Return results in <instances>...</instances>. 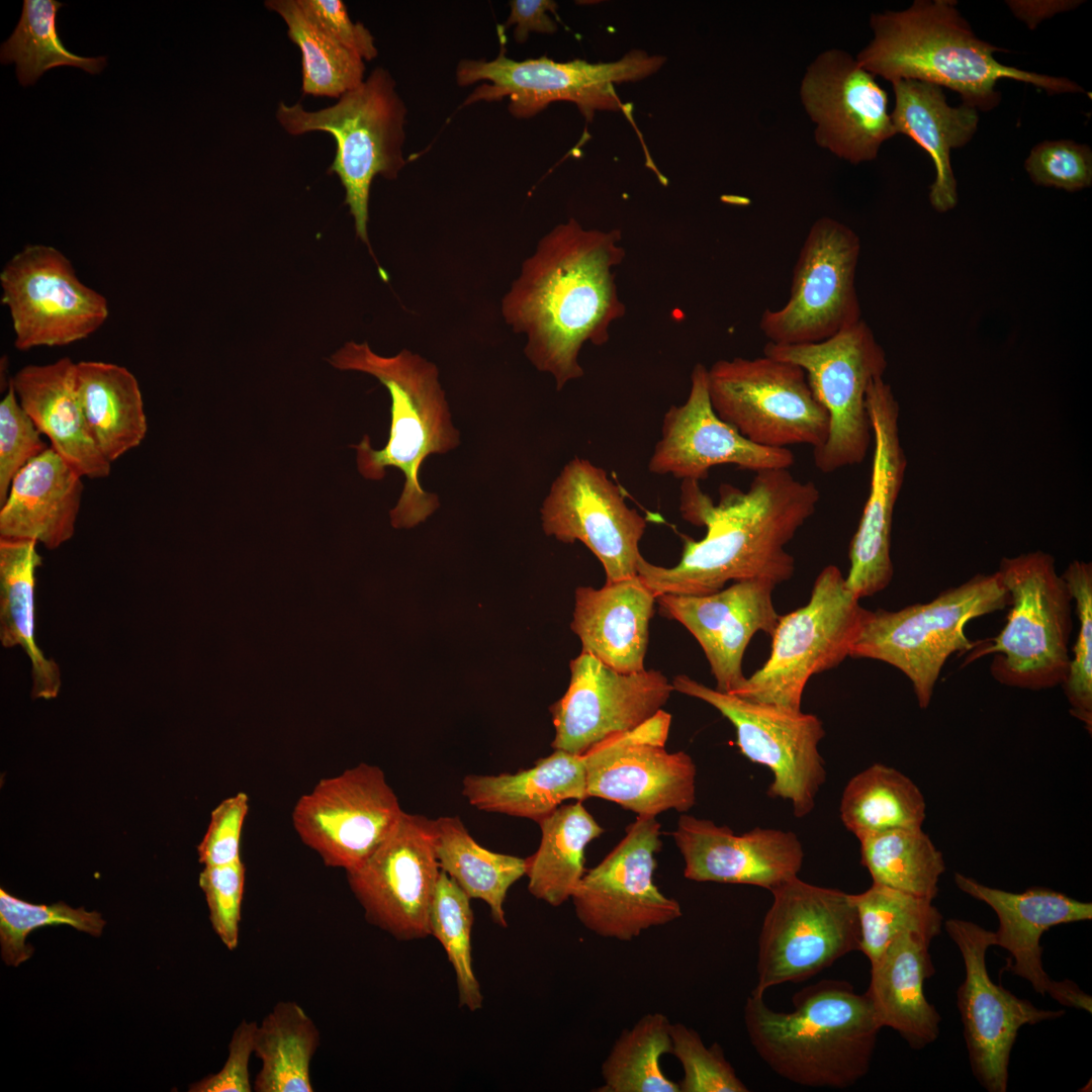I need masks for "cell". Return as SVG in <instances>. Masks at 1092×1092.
Listing matches in <instances>:
<instances>
[{
	"instance_id": "cell-16",
	"label": "cell",
	"mask_w": 1092,
	"mask_h": 1092,
	"mask_svg": "<svg viewBox=\"0 0 1092 1092\" xmlns=\"http://www.w3.org/2000/svg\"><path fill=\"white\" fill-rule=\"evenodd\" d=\"M14 346L20 351L60 347L86 339L108 316L106 298L85 285L58 249L28 245L0 273Z\"/></svg>"
},
{
	"instance_id": "cell-19",
	"label": "cell",
	"mask_w": 1092,
	"mask_h": 1092,
	"mask_svg": "<svg viewBox=\"0 0 1092 1092\" xmlns=\"http://www.w3.org/2000/svg\"><path fill=\"white\" fill-rule=\"evenodd\" d=\"M670 722V714L661 709L582 754L587 796L612 801L637 816L693 808L697 767L688 753L664 748Z\"/></svg>"
},
{
	"instance_id": "cell-42",
	"label": "cell",
	"mask_w": 1092,
	"mask_h": 1092,
	"mask_svg": "<svg viewBox=\"0 0 1092 1092\" xmlns=\"http://www.w3.org/2000/svg\"><path fill=\"white\" fill-rule=\"evenodd\" d=\"M858 841L860 862L873 883L932 901L937 896L945 863L921 827L890 829Z\"/></svg>"
},
{
	"instance_id": "cell-36",
	"label": "cell",
	"mask_w": 1092,
	"mask_h": 1092,
	"mask_svg": "<svg viewBox=\"0 0 1092 1092\" xmlns=\"http://www.w3.org/2000/svg\"><path fill=\"white\" fill-rule=\"evenodd\" d=\"M76 386L90 435L110 463L143 442L148 430L143 396L127 368L80 361Z\"/></svg>"
},
{
	"instance_id": "cell-20",
	"label": "cell",
	"mask_w": 1092,
	"mask_h": 1092,
	"mask_svg": "<svg viewBox=\"0 0 1092 1092\" xmlns=\"http://www.w3.org/2000/svg\"><path fill=\"white\" fill-rule=\"evenodd\" d=\"M435 819L403 811L381 845L347 874L371 924L398 940L431 935L430 914L441 869Z\"/></svg>"
},
{
	"instance_id": "cell-55",
	"label": "cell",
	"mask_w": 1092,
	"mask_h": 1092,
	"mask_svg": "<svg viewBox=\"0 0 1092 1092\" xmlns=\"http://www.w3.org/2000/svg\"><path fill=\"white\" fill-rule=\"evenodd\" d=\"M303 12L330 37L364 61L377 57L374 37L361 22H354L341 0H297Z\"/></svg>"
},
{
	"instance_id": "cell-47",
	"label": "cell",
	"mask_w": 1092,
	"mask_h": 1092,
	"mask_svg": "<svg viewBox=\"0 0 1092 1092\" xmlns=\"http://www.w3.org/2000/svg\"><path fill=\"white\" fill-rule=\"evenodd\" d=\"M470 898L441 871L430 914L431 935L445 949L457 982L459 1006L470 1011L482 1007L483 996L472 968Z\"/></svg>"
},
{
	"instance_id": "cell-13",
	"label": "cell",
	"mask_w": 1092,
	"mask_h": 1092,
	"mask_svg": "<svg viewBox=\"0 0 1092 1092\" xmlns=\"http://www.w3.org/2000/svg\"><path fill=\"white\" fill-rule=\"evenodd\" d=\"M772 903L759 933L757 984L807 980L859 950V923L851 894L809 884L798 877L771 891Z\"/></svg>"
},
{
	"instance_id": "cell-48",
	"label": "cell",
	"mask_w": 1092,
	"mask_h": 1092,
	"mask_svg": "<svg viewBox=\"0 0 1092 1092\" xmlns=\"http://www.w3.org/2000/svg\"><path fill=\"white\" fill-rule=\"evenodd\" d=\"M61 924L99 936L105 921L96 911L75 909L62 901L52 905H35L0 890V944L6 965L17 967L31 957L33 947L25 942L29 932L42 926Z\"/></svg>"
},
{
	"instance_id": "cell-15",
	"label": "cell",
	"mask_w": 1092,
	"mask_h": 1092,
	"mask_svg": "<svg viewBox=\"0 0 1092 1092\" xmlns=\"http://www.w3.org/2000/svg\"><path fill=\"white\" fill-rule=\"evenodd\" d=\"M859 255L860 240L852 229L830 216L816 219L795 263L789 299L761 313L759 329L768 342L817 343L860 321Z\"/></svg>"
},
{
	"instance_id": "cell-49",
	"label": "cell",
	"mask_w": 1092,
	"mask_h": 1092,
	"mask_svg": "<svg viewBox=\"0 0 1092 1092\" xmlns=\"http://www.w3.org/2000/svg\"><path fill=\"white\" fill-rule=\"evenodd\" d=\"M1075 602L1079 631L1061 685L1070 713L1092 731V564L1074 560L1061 574Z\"/></svg>"
},
{
	"instance_id": "cell-2",
	"label": "cell",
	"mask_w": 1092,
	"mask_h": 1092,
	"mask_svg": "<svg viewBox=\"0 0 1092 1092\" xmlns=\"http://www.w3.org/2000/svg\"><path fill=\"white\" fill-rule=\"evenodd\" d=\"M617 230H586L574 218L544 236L502 301V313L527 336L525 354L552 374L557 390L583 376L578 354L602 346L625 313L613 269L625 258Z\"/></svg>"
},
{
	"instance_id": "cell-56",
	"label": "cell",
	"mask_w": 1092,
	"mask_h": 1092,
	"mask_svg": "<svg viewBox=\"0 0 1092 1092\" xmlns=\"http://www.w3.org/2000/svg\"><path fill=\"white\" fill-rule=\"evenodd\" d=\"M256 1022L243 1020L235 1029L222 1069L190 1085L191 1092H251L249 1062L254 1054Z\"/></svg>"
},
{
	"instance_id": "cell-32",
	"label": "cell",
	"mask_w": 1092,
	"mask_h": 1092,
	"mask_svg": "<svg viewBox=\"0 0 1092 1092\" xmlns=\"http://www.w3.org/2000/svg\"><path fill=\"white\" fill-rule=\"evenodd\" d=\"M82 478L51 447L27 463L0 506V539L33 540L50 550L70 540L84 489Z\"/></svg>"
},
{
	"instance_id": "cell-51",
	"label": "cell",
	"mask_w": 1092,
	"mask_h": 1092,
	"mask_svg": "<svg viewBox=\"0 0 1092 1092\" xmlns=\"http://www.w3.org/2000/svg\"><path fill=\"white\" fill-rule=\"evenodd\" d=\"M49 448L20 405L9 381L8 390L0 401V506L16 474Z\"/></svg>"
},
{
	"instance_id": "cell-40",
	"label": "cell",
	"mask_w": 1092,
	"mask_h": 1092,
	"mask_svg": "<svg viewBox=\"0 0 1092 1092\" xmlns=\"http://www.w3.org/2000/svg\"><path fill=\"white\" fill-rule=\"evenodd\" d=\"M320 1045L312 1019L293 1001L278 1002L257 1025L254 1054L261 1069L256 1092H311L310 1063Z\"/></svg>"
},
{
	"instance_id": "cell-31",
	"label": "cell",
	"mask_w": 1092,
	"mask_h": 1092,
	"mask_svg": "<svg viewBox=\"0 0 1092 1092\" xmlns=\"http://www.w3.org/2000/svg\"><path fill=\"white\" fill-rule=\"evenodd\" d=\"M18 401L51 448L79 475L104 478L111 463L93 441L76 386V363L65 357L27 365L10 379Z\"/></svg>"
},
{
	"instance_id": "cell-9",
	"label": "cell",
	"mask_w": 1092,
	"mask_h": 1092,
	"mask_svg": "<svg viewBox=\"0 0 1092 1092\" xmlns=\"http://www.w3.org/2000/svg\"><path fill=\"white\" fill-rule=\"evenodd\" d=\"M868 611L846 587L840 569L825 566L814 581L808 603L780 615L770 635L767 660L731 694L802 710L808 680L849 656Z\"/></svg>"
},
{
	"instance_id": "cell-14",
	"label": "cell",
	"mask_w": 1092,
	"mask_h": 1092,
	"mask_svg": "<svg viewBox=\"0 0 1092 1092\" xmlns=\"http://www.w3.org/2000/svg\"><path fill=\"white\" fill-rule=\"evenodd\" d=\"M671 684L673 691L706 702L731 722L741 753L772 772L767 789L770 798L789 801L797 818L814 810L827 779L819 751L825 730L816 715L748 701L685 674L676 675Z\"/></svg>"
},
{
	"instance_id": "cell-30",
	"label": "cell",
	"mask_w": 1092,
	"mask_h": 1092,
	"mask_svg": "<svg viewBox=\"0 0 1092 1092\" xmlns=\"http://www.w3.org/2000/svg\"><path fill=\"white\" fill-rule=\"evenodd\" d=\"M655 602L656 596L638 574L601 588L577 587L571 629L581 642V652L620 672L644 670Z\"/></svg>"
},
{
	"instance_id": "cell-57",
	"label": "cell",
	"mask_w": 1092,
	"mask_h": 1092,
	"mask_svg": "<svg viewBox=\"0 0 1092 1092\" xmlns=\"http://www.w3.org/2000/svg\"><path fill=\"white\" fill-rule=\"evenodd\" d=\"M510 15L505 26L515 25L513 34L517 42L527 40L530 32L553 33L557 30L556 22L549 12L556 13L557 4L551 0H512L509 2Z\"/></svg>"
},
{
	"instance_id": "cell-43",
	"label": "cell",
	"mask_w": 1092,
	"mask_h": 1092,
	"mask_svg": "<svg viewBox=\"0 0 1092 1092\" xmlns=\"http://www.w3.org/2000/svg\"><path fill=\"white\" fill-rule=\"evenodd\" d=\"M264 4L282 17L288 37L300 50L304 94L340 98L364 81V60L324 32L297 0H268Z\"/></svg>"
},
{
	"instance_id": "cell-41",
	"label": "cell",
	"mask_w": 1092,
	"mask_h": 1092,
	"mask_svg": "<svg viewBox=\"0 0 1092 1092\" xmlns=\"http://www.w3.org/2000/svg\"><path fill=\"white\" fill-rule=\"evenodd\" d=\"M839 812L845 828L859 840L890 829L921 827L926 803L911 779L874 763L847 782Z\"/></svg>"
},
{
	"instance_id": "cell-25",
	"label": "cell",
	"mask_w": 1092,
	"mask_h": 1092,
	"mask_svg": "<svg viewBox=\"0 0 1092 1092\" xmlns=\"http://www.w3.org/2000/svg\"><path fill=\"white\" fill-rule=\"evenodd\" d=\"M874 441L870 493L849 546L845 585L858 600L885 589L894 575L891 558L893 516L907 458L899 434V402L884 377L867 392Z\"/></svg>"
},
{
	"instance_id": "cell-12",
	"label": "cell",
	"mask_w": 1092,
	"mask_h": 1092,
	"mask_svg": "<svg viewBox=\"0 0 1092 1092\" xmlns=\"http://www.w3.org/2000/svg\"><path fill=\"white\" fill-rule=\"evenodd\" d=\"M712 406L750 442L768 448L826 440L829 418L798 365L763 355L716 361L708 369Z\"/></svg>"
},
{
	"instance_id": "cell-24",
	"label": "cell",
	"mask_w": 1092,
	"mask_h": 1092,
	"mask_svg": "<svg viewBox=\"0 0 1092 1092\" xmlns=\"http://www.w3.org/2000/svg\"><path fill=\"white\" fill-rule=\"evenodd\" d=\"M570 671L566 693L550 707L551 746L576 755L636 728L661 710L673 691L658 670L624 673L585 652L571 660Z\"/></svg>"
},
{
	"instance_id": "cell-45",
	"label": "cell",
	"mask_w": 1092,
	"mask_h": 1092,
	"mask_svg": "<svg viewBox=\"0 0 1092 1092\" xmlns=\"http://www.w3.org/2000/svg\"><path fill=\"white\" fill-rule=\"evenodd\" d=\"M851 898L859 923V950L871 964L902 934L931 941L941 932L943 917L932 900L876 883Z\"/></svg>"
},
{
	"instance_id": "cell-18",
	"label": "cell",
	"mask_w": 1092,
	"mask_h": 1092,
	"mask_svg": "<svg viewBox=\"0 0 1092 1092\" xmlns=\"http://www.w3.org/2000/svg\"><path fill=\"white\" fill-rule=\"evenodd\" d=\"M403 810L376 765L361 762L322 779L294 805L292 824L324 863L349 872L389 836Z\"/></svg>"
},
{
	"instance_id": "cell-33",
	"label": "cell",
	"mask_w": 1092,
	"mask_h": 1092,
	"mask_svg": "<svg viewBox=\"0 0 1092 1092\" xmlns=\"http://www.w3.org/2000/svg\"><path fill=\"white\" fill-rule=\"evenodd\" d=\"M892 85L895 106L891 118L896 133L909 136L931 157L935 179L929 200L935 210L945 212L958 202L950 152L973 139L978 110L964 103L949 106L941 87L932 83L902 79Z\"/></svg>"
},
{
	"instance_id": "cell-7",
	"label": "cell",
	"mask_w": 1092,
	"mask_h": 1092,
	"mask_svg": "<svg viewBox=\"0 0 1092 1092\" xmlns=\"http://www.w3.org/2000/svg\"><path fill=\"white\" fill-rule=\"evenodd\" d=\"M405 115L393 78L379 67L329 107L308 111L300 103L278 104L277 120L289 134L325 131L335 139L336 155L328 172L340 178L356 235L369 249L371 184L378 175L395 179L403 168Z\"/></svg>"
},
{
	"instance_id": "cell-34",
	"label": "cell",
	"mask_w": 1092,
	"mask_h": 1092,
	"mask_svg": "<svg viewBox=\"0 0 1092 1092\" xmlns=\"http://www.w3.org/2000/svg\"><path fill=\"white\" fill-rule=\"evenodd\" d=\"M930 940L905 933L896 937L871 964L870 998L882 1027L897 1031L915 1050L939 1035L941 1017L924 994V982L935 973Z\"/></svg>"
},
{
	"instance_id": "cell-6",
	"label": "cell",
	"mask_w": 1092,
	"mask_h": 1092,
	"mask_svg": "<svg viewBox=\"0 0 1092 1092\" xmlns=\"http://www.w3.org/2000/svg\"><path fill=\"white\" fill-rule=\"evenodd\" d=\"M996 572L1011 600L1006 624L968 652L964 665L991 654V675L1004 686L1030 691L1061 686L1071 660L1073 598L1054 556L1036 550L1004 557Z\"/></svg>"
},
{
	"instance_id": "cell-35",
	"label": "cell",
	"mask_w": 1092,
	"mask_h": 1092,
	"mask_svg": "<svg viewBox=\"0 0 1092 1092\" xmlns=\"http://www.w3.org/2000/svg\"><path fill=\"white\" fill-rule=\"evenodd\" d=\"M462 785L463 796L476 809L537 823L566 800L588 798L582 755L558 749L531 768L497 776L469 775Z\"/></svg>"
},
{
	"instance_id": "cell-21",
	"label": "cell",
	"mask_w": 1092,
	"mask_h": 1092,
	"mask_svg": "<svg viewBox=\"0 0 1092 1092\" xmlns=\"http://www.w3.org/2000/svg\"><path fill=\"white\" fill-rule=\"evenodd\" d=\"M943 926L965 966L957 1004L973 1074L987 1091L1006 1092L1010 1054L1019 1029L1059 1018L1065 1011L1038 1008L992 981L986 954L994 945V931L959 918L946 920Z\"/></svg>"
},
{
	"instance_id": "cell-53",
	"label": "cell",
	"mask_w": 1092,
	"mask_h": 1092,
	"mask_svg": "<svg viewBox=\"0 0 1092 1092\" xmlns=\"http://www.w3.org/2000/svg\"><path fill=\"white\" fill-rule=\"evenodd\" d=\"M246 868L243 860L204 867L199 886L204 893L213 930L222 943L234 950L239 942Z\"/></svg>"
},
{
	"instance_id": "cell-38",
	"label": "cell",
	"mask_w": 1092,
	"mask_h": 1092,
	"mask_svg": "<svg viewBox=\"0 0 1092 1092\" xmlns=\"http://www.w3.org/2000/svg\"><path fill=\"white\" fill-rule=\"evenodd\" d=\"M541 840L526 860L528 890L536 899L558 907L570 900L585 873L584 852L604 828L582 805H560L538 822Z\"/></svg>"
},
{
	"instance_id": "cell-28",
	"label": "cell",
	"mask_w": 1092,
	"mask_h": 1092,
	"mask_svg": "<svg viewBox=\"0 0 1092 1092\" xmlns=\"http://www.w3.org/2000/svg\"><path fill=\"white\" fill-rule=\"evenodd\" d=\"M777 584L762 578L734 581L703 596L661 595L662 616L684 625L702 647L716 690L731 694L745 680L742 658L754 634L771 635L780 615L772 601Z\"/></svg>"
},
{
	"instance_id": "cell-37",
	"label": "cell",
	"mask_w": 1092,
	"mask_h": 1092,
	"mask_svg": "<svg viewBox=\"0 0 1092 1092\" xmlns=\"http://www.w3.org/2000/svg\"><path fill=\"white\" fill-rule=\"evenodd\" d=\"M33 540L0 539V641L20 646L31 663L33 699L58 696L62 681L58 664L35 642V571L42 564Z\"/></svg>"
},
{
	"instance_id": "cell-22",
	"label": "cell",
	"mask_w": 1092,
	"mask_h": 1092,
	"mask_svg": "<svg viewBox=\"0 0 1092 1092\" xmlns=\"http://www.w3.org/2000/svg\"><path fill=\"white\" fill-rule=\"evenodd\" d=\"M541 520L546 535L583 543L602 563L606 583L637 575L646 520L590 461L575 457L563 467L543 502Z\"/></svg>"
},
{
	"instance_id": "cell-8",
	"label": "cell",
	"mask_w": 1092,
	"mask_h": 1092,
	"mask_svg": "<svg viewBox=\"0 0 1092 1092\" xmlns=\"http://www.w3.org/2000/svg\"><path fill=\"white\" fill-rule=\"evenodd\" d=\"M1010 596L997 572L977 574L941 592L926 604L899 611H868L849 656L888 663L911 681L918 706L926 709L947 658L970 652L966 625L973 619L1003 610Z\"/></svg>"
},
{
	"instance_id": "cell-46",
	"label": "cell",
	"mask_w": 1092,
	"mask_h": 1092,
	"mask_svg": "<svg viewBox=\"0 0 1092 1092\" xmlns=\"http://www.w3.org/2000/svg\"><path fill=\"white\" fill-rule=\"evenodd\" d=\"M63 3L56 0H24L22 13L11 36L2 43L3 64L14 62L21 85H33L48 70L60 66L78 67L97 74L106 65L105 57L87 58L68 51L56 24Z\"/></svg>"
},
{
	"instance_id": "cell-23",
	"label": "cell",
	"mask_w": 1092,
	"mask_h": 1092,
	"mask_svg": "<svg viewBox=\"0 0 1092 1092\" xmlns=\"http://www.w3.org/2000/svg\"><path fill=\"white\" fill-rule=\"evenodd\" d=\"M799 95L815 125L816 144L850 164L877 159L882 145L897 134L886 91L844 50L819 53L806 68Z\"/></svg>"
},
{
	"instance_id": "cell-17",
	"label": "cell",
	"mask_w": 1092,
	"mask_h": 1092,
	"mask_svg": "<svg viewBox=\"0 0 1092 1092\" xmlns=\"http://www.w3.org/2000/svg\"><path fill=\"white\" fill-rule=\"evenodd\" d=\"M661 846L656 818L637 816L624 838L585 871L572 893L575 915L584 928L603 938L631 941L681 917L679 903L653 882Z\"/></svg>"
},
{
	"instance_id": "cell-10",
	"label": "cell",
	"mask_w": 1092,
	"mask_h": 1092,
	"mask_svg": "<svg viewBox=\"0 0 1092 1092\" xmlns=\"http://www.w3.org/2000/svg\"><path fill=\"white\" fill-rule=\"evenodd\" d=\"M763 355L800 366L828 414L826 440L813 450L816 468L831 473L861 463L873 441L867 392L888 365L885 350L869 325L861 318L817 343L767 342Z\"/></svg>"
},
{
	"instance_id": "cell-39",
	"label": "cell",
	"mask_w": 1092,
	"mask_h": 1092,
	"mask_svg": "<svg viewBox=\"0 0 1092 1092\" xmlns=\"http://www.w3.org/2000/svg\"><path fill=\"white\" fill-rule=\"evenodd\" d=\"M436 854L446 873L470 898L484 901L494 923L507 926L504 903L509 889L526 874V860L480 846L456 816L435 819Z\"/></svg>"
},
{
	"instance_id": "cell-1",
	"label": "cell",
	"mask_w": 1092,
	"mask_h": 1092,
	"mask_svg": "<svg viewBox=\"0 0 1092 1092\" xmlns=\"http://www.w3.org/2000/svg\"><path fill=\"white\" fill-rule=\"evenodd\" d=\"M820 490L796 478L789 468L755 472L748 489L723 483L714 504L699 481L682 480L679 511L695 526H705L701 540L686 538L679 562L663 567L641 556L637 574L654 593L703 596L728 581L762 578L779 584L795 572L787 545L814 515Z\"/></svg>"
},
{
	"instance_id": "cell-44",
	"label": "cell",
	"mask_w": 1092,
	"mask_h": 1092,
	"mask_svg": "<svg viewBox=\"0 0 1092 1092\" xmlns=\"http://www.w3.org/2000/svg\"><path fill=\"white\" fill-rule=\"evenodd\" d=\"M671 1023L662 1013H647L622 1030L602 1065L599 1092H679L660 1067L671 1054Z\"/></svg>"
},
{
	"instance_id": "cell-26",
	"label": "cell",
	"mask_w": 1092,
	"mask_h": 1092,
	"mask_svg": "<svg viewBox=\"0 0 1092 1092\" xmlns=\"http://www.w3.org/2000/svg\"><path fill=\"white\" fill-rule=\"evenodd\" d=\"M794 462L790 449L756 445L719 418L709 395L708 368L698 363L687 400L670 406L663 417L647 467L654 474L700 481L721 464L758 472L790 468Z\"/></svg>"
},
{
	"instance_id": "cell-5",
	"label": "cell",
	"mask_w": 1092,
	"mask_h": 1092,
	"mask_svg": "<svg viewBox=\"0 0 1092 1092\" xmlns=\"http://www.w3.org/2000/svg\"><path fill=\"white\" fill-rule=\"evenodd\" d=\"M340 370L361 371L376 377L388 390L390 430L386 445L372 448L368 436L358 445V470L363 477L383 478L387 467L399 469L404 485L397 505L390 511L394 528H411L425 521L438 507V496L425 491L419 480L427 456L446 453L459 445L438 380L435 364L418 354L402 350L393 357L375 354L367 343L349 342L330 358Z\"/></svg>"
},
{
	"instance_id": "cell-50",
	"label": "cell",
	"mask_w": 1092,
	"mask_h": 1092,
	"mask_svg": "<svg viewBox=\"0 0 1092 1092\" xmlns=\"http://www.w3.org/2000/svg\"><path fill=\"white\" fill-rule=\"evenodd\" d=\"M672 1052L684 1071L679 1092H747L718 1043L706 1046L700 1034L682 1023H671Z\"/></svg>"
},
{
	"instance_id": "cell-54",
	"label": "cell",
	"mask_w": 1092,
	"mask_h": 1092,
	"mask_svg": "<svg viewBox=\"0 0 1092 1092\" xmlns=\"http://www.w3.org/2000/svg\"><path fill=\"white\" fill-rule=\"evenodd\" d=\"M249 812V796L239 792L220 802L211 812L207 830L197 846L199 862L204 867L223 866L241 860V838Z\"/></svg>"
},
{
	"instance_id": "cell-3",
	"label": "cell",
	"mask_w": 1092,
	"mask_h": 1092,
	"mask_svg": "<svg viewBox=\"0 0 1092 1092\" xmlns=\"http://www.w3.org/2000/svg\"><path fill=\"white\" fill-rule=\"evenodd\" d=\"M871 41L855 56L874 76L891 83L912 79L946 87L963 103L992 110L1000 103V79L1029 83L1049 94L1083 93L1077 83L999 63L1004 49L973 32L950 0H916L908 8L871 14Z\"/></svg>"
},
{
	"instance_id": "cell-4",
	"label": "cell",
	"mask_w": 1092,
	"mask_h": 1092,
	"mask_svg": "<svg viewBox=\"0 0 1092 1092\" xmlns=\"http://www.w3.org/2000/svg\"><path fill=\"white\" fill-rule=\"evenodd\" d=\"M794 1010L775 1011L751 993L744 1023L759 1058L782 1078L806 1087L844 1089L864 1077L882 1028L866 992L822 980L793 996Z\"/></svg>"
},
{
	"instance_id": "cell-58",
	"label": "cell",
	"mask_w": 1092,
	"mask_h": 1092,
	"mask_svg": "<svg viewBox=\"0 0 1092 1092\" xmlns=\"http://www.w3.org/2000/svg\"><path fill=\"white\" fill-rule=\"evenodd\" d=\"M1081 1H1007L1008 7L1030 29L1056 13L1075 8Z\"/></svg>"
},
{
	"instance_id": "cell-29",
	"label": "cell",
	"mask_w": 1092,
	"mask_h": 1092,
	"mask_svg": "<svg viewBox=\"0 0 1092 1092\" xmlns=\"http://www.w3.org/2000/svg\"><path fill=\"white\" fill-rule=\"evenodd\" d=\"M682 855L686 879L750 885L771 892L798 877L805 852L796 833L755 827L736 834L724 825L692 815L679 816L672 832Z\"/></svg>"
},
{
	"instance_id": "cell-52",
	"label": "cell",
	"mask_w": 1092,
	"mask_h": 1092,
	"mask_svg": "<svg viewBox=\"0 0 1092 1092\" xmlns=\"http://www.w3.org/2000/svg\"><path fill=\"white\" fill-rule=\"evenodd\" d=\"M1033 183L1069 192L1092 183V152L1073 141H1045L1037 144L1024 162Z\"/></svg>"
},
{
	"instance_id": "cell-27",
	"label": "cell",
	"mask_w": 1092,
	"mask_h": 1092,
	"mask_svg": "<svg viewBox=\"0 0 1092 1092\" xmlns=\"http://www.w3.org/2000/svg\"><path fill=\"white\" fill-rule=\"evenodd\" d=\"M957 887L991 907L998 918L994 945L1011 956L1009 970L1026 980L1033 990L1050 995L1065 1007L1092 1011V998L1070 980L1054 981L1042 965V934L1054 926L1092 919V904L1044 887L1013 893L981 884L961 873L954 874Z\"/></svg>"
},
{
	"instance_id": "cell-11",
	"label": "cell",
	"mask_w": 1092,
	"mask_h": 1092,
	"mask_svg": "<svg viewBox=\"0 0 1092 1092\" xmlns=\"http://www.w3.org/2000/svg\"><path fill=\"white\" fill-rule=\"evenodd\" d=\"M664 62L662 56L638 50L609 63L556 62L547 57L516 61L506 56L502 41L493 60L460 61L456 80L459 86L486 81L473 90L464 105L508 97L510 113L517 118H529L552 102L568 101L590 120L597 110H625L615 84L646 78Z\"/></svg>"
}]
</instances>
